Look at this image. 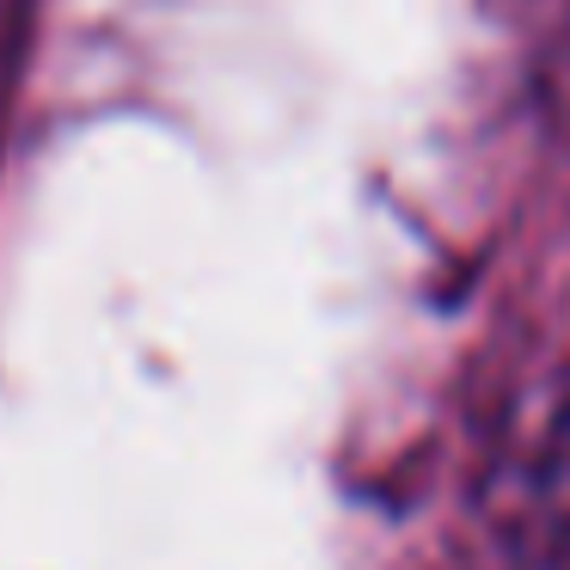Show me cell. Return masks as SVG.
I'll use <instances>...</instances> for the list:
<instances>
[{"label": "cell", "mask_w": 570, "mask_h": 570, "mask_svg": "<svg viewBox=\"0 0 570 570\" xmlns=\"http://www.w3.org/2000/svg\"><path fill=\"white\" fill-rule=\"evenodd\" d=\"M515 570H570V386L552 399L509 515Z\"/></svg>", "instance_id": "obj_1"}, {"label": "cell", "mask_w": 570, "mask_h": 570, "mask_svg": "<svg viewBox=\"0 0 570 570\" xmlns=\"http://www.w3.org/2000/svg\"><path fill=\"white\" fill-rule=\"evenodd\" d=\"M564 75H570V62H564Z\"/></svg>", "instance_id": "obj_2"}]
</instances>
